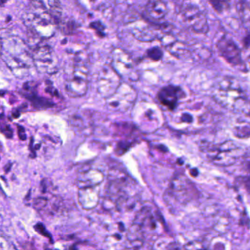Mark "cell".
Wrapping results in <instances>:
<instances>
[{
  "label": "cell",
  "instance_id": "27",
  "mask_svg": "<svg viewBox=\"0 0 250 250\" xmlns=\"http://www.w3.org/2000/svg\"><path fill=\"white\" fill-rule=\"evenodd\" d=\"M92 1H94V0H92Z\"/></svg>",
  "mask_w": 250,
  "mask_h": 250
},
{
  "label": "cell",
  "instance_id": "25",
  "mask_svg": "<svg viewBox=\"0 0 250 250\" xmlns=\"http://www.w3.org/2000/svg\"><path fill=\"white\" fill-rule=\"evenodd\" d=\"M249 13H250V10H249ZM248 21H249L250 23V17L248 18Z\"/></svg>",
  "mask_w": 250,
  "mask_h": 250
},
{
  "label": "cell",
  "instance_id": "18",
  "mask_svg": "<svg viewBox=\"0 0 250 250\" xmlns=\"http://www.w3.org/2000/svg\"><path fill=\"white\" fill-rule=\"evenodd\" d=\"M234 134L237 138H245L250 136V126L249 125H242L237 126L235 129Z\"/></svg>",
  "mask_w": 250,
  "mask_h": 250
},
{
  "label": "cell",
  "instance_id": "1",
  "mask_svg": "<svg viewBox=\"0 0 250 250\" xmlns=\"http://www.w3.org/2000/svg\"><path fill=\"white\" fill-rule=\"evenodd\" d=\"M214 98L222 106L235 108L239 103L245 102V94L234 79H225L216 86Z\"/></svg>",
  "mask_w": 250,
  "mask_h": 250
},
{
  "label": "cell",
  "instance_id": "6",
  "mask_svg": "<svg viewBox=\"0 0 250 250\" xmlns=\"http://www.w3.org/2000/svg\"><path fill=\"white\" fill-rule=\"evenodd\" d=\"M217 48L220 55L233 66H241L243 64L242 53L233 39L223 35L217 42Z\"/></svg>",
  "mask_w": 250,
  "mask_h": 250
},
{
  "label": "cell",
  "instance_id": "15",
  "mask_svg": "<svg viewBox=\"0 0 250 250\" xmlns=\"http://www.w3.org/2000/svg\"><path fill=\"white\" fill-rule=\"evenodd\" d=\"M132 34L135 38L144 42H150L158 38V33L153 28L143 26V28H135Z\"/></svg>",
  "mask_w": 250,
  "mask_h": 250
},
{
  "label": "cell",
  "instance_id": "14",
  "mask_svg": "<svg viewBox=\"0 0 250 250\" xmlns=\"http://www.w3.org/2000/svg\"><path fill=\"white\" fill-rule=\"evenodd\" d=\"M134 224L139 226L143 232L146 230H154L157 224L151 208L148 207L141 208L135 217Z\"/></svg>",
  "mask_w": 250,
  "mask_h": 250
},
{
  "label": "cell",
  "instance_id": "11",
  "mask_svg": "<svg viewBox=\"0 0 250 250\" xmlns=\"http://www.w3.org/2000/svg\"><path fill=\"white\" fill-rule=\"evenodd\" d=\"M99 201L100 192L98 187L79 189V201L84 209H93L98 206Z\"/></svg>",
  "mask_w": 250,
  "mask_h": 250
},
{
  "label": "cell",
  "instance_id": "2",
  "mask_svg": "<svg viewBox=\"0 0 250 250\" xmlns=\"http://www.w3.org/2000/svg\"><path fill=\"white\" fill-rule=\"evenodd\" d=\"M207 154L214 165L226 167L236 163L239 148L233 141H226L223 144L210 146Z\"/></svg>",
  "mask_w": 250,
  "mask_h": 250
},
{
  "label": "cell",
  "instance_id": "19",
  "mask_svg": "<svg viewBox=\"0 0 250 250\" xmlns=\"http://www.w3.org/2000/svg\"><path fill=\"white\" fill-rule=\"evenodd\" d=\"M48 4H49L51 10H52L53 14L57 16L56 18H58L57 16H61L62 8L61 4H60L59 0H48Z\"/></svg>",
  "mask_w": 250,
  "mask_h": 250
},
{
  "label": "cell",
  "instance_id": "21",
  "mask_svg": "<svg viewBox=\"0 0 250 250\" xmlns=\"http://www.w3.org/2000/svg\"><path fill=\"white\" fill-rule=\"evenodd\" d=\"M48 204V200L45 198H38L34 201L33 207L35 209L40 211L43 209Z\"/></svg>",
  "mask_w": 250,
  "mask_h": 250
},
{
  "label": "cell",
  "instance_id": "16",
  "mask_svg": "<svg viewBox=\"0 0 250 250\" xmlns=\"http://www.w3.org/2000/svg\"><path fill=\"white\" fill-rule=\"evenodd\" d=\"M168 50L170 54L176 57H186L189 55V51L187 49L183 43L179 42H174L168 45Z\"/></svg>",
  "mask_w": 250,
  "mask_h": 250
},
{
  "label": "cell",
  "instance_id": "12",
  "mask_svg": "<svg viewBox=\"0 0 250 250\" xmlns=\"http://www.w3.org/2000/svg\"><path fill=\"white\" fill-rule=\"evenodd\" d=\"M104 175L97 169H89L81 172L77 178V185L79 189L85 188L98 187L104 181Z\"/></svg>",
  "mask_w": 250,
  "mask_h": 250
},
{
  "label": "cell",
  "instance_id": "10",
  "mask_svg": "<svg viewBox=\"0 0 250 250\" xmlns=\"http://www.w3.org/2000/svg\"><path fill=\"white\" fill-rule=\"evenodd\" d=\"M35 61L47 73H53L57 69V60L54 52L50 47L44 46L39 48L35 54Z\"/></svg>",
  "mask_w": 250,
  "mask_h": 250
},
{
  "label": "cell",
  "instance_id": "20",
  "mask_svg": "<svg viewBox=\"0 0 250 250\" xmlns=\"http://www.w3.org/2000/svg\"><path fill=\"white\" fill-rule=\"evenodd\" d=\"M147 54L151 60H154V61H158V60H161L163 55V51L159 48H151V49L148 50Z\"/></svg>",
  "mask_w": 250,
  "mask_h": 250
},
{
  "label": "cell",
  "instance_id": "26",
  "mask_svg": "<svg viewBox=\"0 0 250 250\" xmlns=\"http://www.w3.org/2000/svg\"><path fill=\"white\" fill-rule=\"evenodd\" d=\"M249 169H250V163L249 164Z\"/></svg>",
  "mask_w": 250,
  "mask_h": 250
},
{
  "label": "cell",
  "instance_id": "3",
  "mask_svg": "<svg viewBox=\"0 0 250 250\" xmlns=\"http://www.w3.org/2000/svg\"><path fill=\"white\" fill-rule=\"evenodd\" d=\"M88 70L85 64L78 60L73 76L66 82V91L70 97L78 98L86 95L88 89Z\"/></svg>",
  "mask_w": 250,
  "mask_h": 250
},
{
  "label": "cell",
  "instance_id": "8",
  "mask_svg": "<svg viewBox=\"0 0 250 250\" xmlns=\"http://www.w3.org/2000/svg\"><path fill=\"white\" fill-rule=\"evenodd\" d=\"M184 92L179 86L168 85L159 91L157 98L164 106L172 111L177 106L178 101L183 97Z\"/></svg>",
  "mask_w": 250,
  "mask_h": 250
},
{
  "label": "cell",
  "instance_id": "23",
  "mask_svg": "<svg viewBox=\"0 0 250 250\" xmlns=\"http://www.w3.org/2000/svg\"><path fill=\"white\" fill-rule=\"evenodd\" d=\"M35 230L38 232V233H39L40 234L42 235V236H45V237L49 238V239H51L49 233H48V232L45 230L43 225L41 224V223H38V224H37L36 226H35Z\"/></svg>",
  "mask_w": 250,
  "mask_h": 250
},
{
  "label": "cell",
  "instance_id": "5",
  "mask_svg": "<svg viewBox=\"0 0 250 250\" xmlns=\"http://www.w3.org/2000/svg\"><path fill=\"white\" fill-rule=\"evenodd\" d=\"M136 98L134 89L127 85H120L115 93L108 98V108L115 111H126Z\"/></svg>",
  "mask_w": 250,
  "mask_h": 250
},
{
  "label": "cell",
  "instance_id": "17",
  "mask_svg": "<svg viewBox=\"0 0 250 250\" xmlns=\"http://www.w3.org/2000/svg\"><path fill=\"white\" fill-rule=\"evenodd\" d=\"M208 1L214 11L219 14L228 11L231 5V0H208Z\"/></svg>",
  "mask_w": 250,
  "mask_h": 250
},
{
  "label": "cell",
  "instance_id": "4",
  "mask_svg": "<svg viewBox=\"0 0 250 250\" xmlns=\"http://www.w3.org/2000/svg\"><path fill=\"white\" fill-rule=\"evenodd\" d=\"M183 18L187 26L195 33L206 35L209 31L207 16L197 6L188 5L185 7Z\"/></svg>",
  "mask_w": 250,
  "mask_h": 250
},
{
  "label": "cell",
  "instance_id": "9",
  "mask_svg": "<svg viewBox=\"0 0 250 250\" xmlns=\"http://www.w3.org/2000/svg\"><path fill=\"white\" fill-rule=\"evenodd\" d=\"M185 179H176L172 182L167 198L173 201H177L181 204H185L190 200V194L189 193L188 185Z\"/></svg>",
  "mask_w": 250,
  "mask_h": 250
},
{
  "label": "cell",
  "instance_id": "7",
  "mask_svg": "<svg viewBox=\"0 0 250 250\" xmlns=\"http://www.w3.org/2000/svg\"><path fill=\"white\" fill-rule=\"evenodd\" d=\"M120 78L112 67L104 68L98 76V91L104 97L110 98L120 86Z\"/></svg>",
  "mask_w": 250,
  "mask_h": 250
},
{
  "label": "cell",
  "instance_id": "13",
  "mask_svg": "<svg viewBox=\"0 0 250 250\" xmlns=\"http://www.w3.org/2000/svg\"><path fill=\"white\" fill-rule=\"evenodd\" d=\"M167 13V7L163 0H148L145 7V14L151 21H160Z\"/></svg>",
  "mask_w": 250,
  "mask_h": 250
},
{
  "label": "cell",
  "instance_id": "24",
  "mask_svg": "<svg viewBox=\"0 0 250 250\" xmlns=\"http://www.w3.org/2000/svg\"><path fill=\"white\" fill-rule=\"evenodd\" d=\"M182 120L185 123H190L192 122V117L189 114H184L183 117H182Z\"/></svg>",
  "mask_w": 250,
  "mask_h": 250
},
{
  "label": "cell",
  "instance_id": "22",
  "mask_svg": "<svg viewBox=\"0 0 250 250\" xmlns=\"http://www.w3.org/2000/svg\"><path fill=\"white\" fill-rule=\"evenodd\" d=\"M185 250H206L204 245L198 241L189 242L185 246Z\"/></svg>",
  "mask_w": 250,
  "mask_h": 250
}]
</instances>
